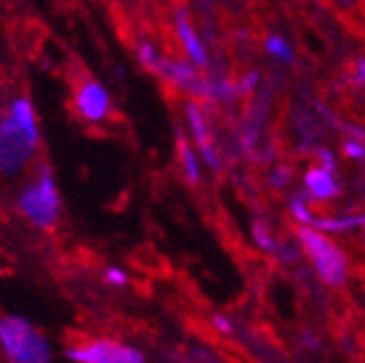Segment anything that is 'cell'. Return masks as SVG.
Listing matches in <instances>:
<instances>
[{
  "label": "cell",
  "mask_w": 365,
  "mask_h": 363,
  "mask_svg": "<svg viewBox=\"0 0 365 363\" xmlns=\"http://www.w3.org/2000/svg\"><path fill=\"white\" fill-rule=\"evenodd\" d=\"M39 148V122L29 98H14L0 118V174L14 178L26 170Z\"/></svg>",
  "instance_id": "cell-1"
},
{
  "label": "cell",
  "mask_w": 365,
  "mask_h": 363,
  "mask_svg": "<svg viewBox=\"0 0 365 363\" xmlns=\"http://www.w3.org/2000/svg\"><path fill=\"white\" fill-rule=\"evenodd\" d=\"M18 209L35 229L51 231L57 226L61 215V196L55 172L48 163H39L33 178L20 192Z\"/></svg>",
  "instance_id": "cell-2"
},
{
  "label": "cell",
  "mask_w": 365,
  "mask_h": 363,
  "mask_svg": "<svg viewBox=\"0 0 365 363\" xmlns=\"http://www.w3.org/2000/svg\"><path fill=\"white\" fill-rule=\"evenodd\" d=\"M0 350L9 363H53L48 337L22 315L0 317Z\"/></svg>",
  "instance_id": "cell-3"
},
{
  "label": "cell",
  "mask_w": 365,
  "mask_h": 363,
  "mask_svg": "<svg viewBox=\"0 0 365 363\" xmlns=\"http://www.w3.org/2000/svg\"><path fill=\"white\" fill-rule=\"evenodd\" d=\"M296 237L311 259L319 281L329 287H339L348 275V257L346 252L324 233H319L311 226H298Z\"/></svg>",
  "instance_id": "cell-4"
},
{
  "label": "cell",
  "mask_w": 365,
  "mask_h": 363,
  "mask_svg": "<svg viewBox=\"0 0 365 363\" xmlns=\"http://www.w3.org/2000/svg\"><path fill=\"white\" fill-rule=\"evenodd\" d=\"M66 357L72 363H146L144 352L109 337L89 339L78 346H70L66 350Z\"/></svg>",
  "instance_id": "cell-5"
},
{
  "label": "cell",
  "mask_w": 365,
  "mask_h": 363,
  "mask_svg": "<svg viewBox=\"0 0 365 363\" xmlns=\"http://www.w3.org/2000/svg\"><path fill=\"white\" fill-rule=\"evenodd\" d=\"M74 111L78 113L81 120H85L87 124H101L111 116L113 103H111V94L109 89L94 81V78H85L74 92Z\"/></svg>",
  "instance_id": "cell-6"
},
{
  "label": "cell",
  "mask_w": 365,
  "mask_h": 363,
  "mask_svg": "<svg viewBox=\"0 0 365 363\" xmlns=\"http://www.w3.org/2000/svg\"><path fill=\"white\" fill-rule=\"evenodd\" d=\"M185 118H187V126H190V133H192V140H194L200 157L213 170H217L220 168V159H217V153H215V146H213V140H211L209 122H207V116H205L202 107L196 101H190L185 105Z\"/></svg>",
  "instance_id": "cell-7"
},
{
  "label": "cell",
  "mask_w": 365,
  "mask_h": 363,
  "mask_svg": "<svg viewBox=\"0 0 365 363\" xmlns=\"http://www.w3.org/2000/svg\"><path fill=\"white\" fill-rule=\"evenodd\" d=\"M174 31H176V37L180 41L182 51H185V55H187V61L194 68H207L209 66V53L205 48L202 39L198 37L187 11L178 9L174 14Z\"/></svg>",
  "instance_id": "cell-8"
},
{
  "label": "cell",
  "mask_w": 365,
  "mask_h": 363,
  "mask_svg": "<svg viewBox=\"0 0 365 363\" xmlns=\"http://www.w3.org/2000/svg\"><path fill=\"white\" fill-rule=\"evenodd\" d=\"M304 190L311 198L324 203L339 194V183L333 172L319 168V165H311L304 172Z\"/></svg>",
  "instance_id": "cell-9"
},
{
  "label": "cell",
  "mask_w": 365,
  "mask_h": 363,
  "mask_svg": "<svg viewBox=\"0 0 365 363\" xmlns=\"http://www.w3.org/2000/svg\"><path fill=\"white\" fill-rule=\"evenodd\" d=\"M155 74H159L165 83H170V85H174L178 89H185V92H190L192 85L198 81L196 68L190 61L168 59V57L161 59V63L157 66Z\"/></svg>",
  "instance_id": "cell-10"
},
{
  "label": "cell",
  "mask_w": 365,
  "mask_h": 363,
  "mask_svg": "<svg viewBox=\"0 0 365 363\" xmlns=\"http://www.w3.org/2000/svg\"><path fill=\"white\" fill-rule=\"evenodd\" d=\"M311 229L319 233H348L354 229H365V213L359 215H341V218H315Z\"/></svg>",
  "instance_id": "cell-11"
},
{
  "label": "cell",
  "mask_w": 365,
  "mask_h": 363,
  "mask_svg": "<svg viewBox=\"0 0 365 363\" xmlns=\"http://www.w3.org/2000/svg\"><path fill=\"white\" fill-rule=\"evenodd\" d=\"M176 153H178V163H180L182 172H185L187 183L196 188L200 183V161H198V155L192 148V144L182 138V135L176 138Z\"/></svg>",
  "instance_id": "cell-12"
},
{
  "label": "cell",
  "mask_w": 365,
  "mask_h": 363,
  "mask_svg": "<svg viewBox=\"0 0 365 363\" xmlns=\"http://www.w3.org/2000/svg\"><path fill=\"white\" fill-rule=\"evenodd\" d=\"M265 53L274 59L283 61V63H294V59H296L292 44L283 35H267L265 37Z\"/></svg>",
  "instance_id": "cell-13"
},
{
  "label": "cell",
  "mask_w": 365,
  "mask_h": 363,
  "mask_svg": "<svg viewBox=\"0 0 365 363\" xmlns=\"http://www.w3.org/2000/svg\"><path fill=\"white\" fill-rule=\"evenodd\" d=\"M137 59H140V63L148 70H157V66L161 63V55L159 51L155 48V44H150L148 39H142L140 44H137Z\"/></svg>",
  "instance_id": "cell-14"
},
{
  "label": "cell",
  "mask_w": 365,
  "mask_h": 363,
  "mask_svg": "<svg viewBox=\"0 0 365 363\" xmlns=\"http://www.w3.org/2000/svg\"><path fill=\"white\" fill-rule=\"evenodd\" d=\"M289 211H292V218L300 224V226H313L315 222V213L311 211V207L307 205V200L302 196H294L292 198V205H289Z\"/></svg>",
  "instance_id": "cell-15"
},
{
  "label": "cell",
  "mask_w": 365,
  "mask_h": 363,
  "mask_svg": "<svg viewBox=\"0 0 365 363\" xmlns=\"http://www.w3.org/2000/svg\"><path fill=\"white\" fill-rule=\"evenodd\" d=\"M252 237H255V242H257V246L261 250H267V252L277 250V242H274V237H272V233H269L265 222H255V226H252Z\"/></svg>",
  "instance_id": "cell-16"
},
{
  "label": "cell",
  "mask_w": 365,
  "mask_h": 363,
  "mask_svg": "<svg viewBox=\"0 0 365 363\" xmlns=\"http://www.w3.org/2000/svg\"><path fill=\"white\" fill-rule=\"evenodd\" d=\"M105 281H107L111 287H122V285L128 283V275H126V272H124L122 267L111 265V267L105 270Z\"/></svg>",
  "instance_id": "cell-17"
},
{
  "label": "cell",
  "mask_w": 365,
  "mask_h": 363,
  "mask_svg": "<svg viewBox=\"0 0 365 363\" xmlns=\"http://www.w3.org/2000/svg\"><path fill=\"white\" fill-rule=\"evenodd\" d=\"M344 155H346L348 159L363 161V159H365V144L359 142V140H346V142H344Z\"/></svg>",
  "instance_id": "cell-18"
},
{
  "label": "cell",
  "mask_w": 365,
  "mask_h": 363,
  "mask_svg": "<svg viewBox=\"0 0 365 363\" xmlns=\"http://www.w3.org/2000/svg\"><path fill=\"white\" fill-rule=\"evenodd\" d=\"M257 83H259V72H248L244 78H240L237 83H235V87H237V94H250L252 89L257 87Z\"/></svg>",
  "instance_id": "cell-19"
},
{
  "label": "cell",
  "mask_w": 365,
  "mask_h": 363,
  "mask_svg": "<svg viewBox=\"0 0 365 363\" xmlns=\"http://www.w3.org/2000/svg\"><path fill=\"white\" fill-rule=\"evenodd\" d=\"M211 327H213L217 333H224V335L233 331V322H231V317L224 315V313H215V315L211 317Z\"/></svg>",
  "instance_id": "cell-20"
},
{
  "label": "cell",
  "mask_w": 365,
  "mask_h": 363,
  "mask_svg": "<svg viewBox=\"0 0 365 363\" xmlns=\"http://www.w3.org/2000/svg\"><path fill=\"white\" fill-rule=\"evenodd\" d=\"M317 157H319V168H324V170H329V172L335 174L337 161H335V155H333V153H329V150H319Z\"/></svg>",
  "instance_id": "cell-21"
},
{
  "label": "cell",
  "mask_w": 365,
  "mask_h": 363,
  "mask_svg": "<svg viewBox=\"0 0 365 363\" xmlns=\"http://www.w3.org/2000/svg\"><path fill=\"white\" fill-rule=\"evenodd\" d=\"M352 83L354 85H365V59L356 61V66L352 70Z\"/></svg>",
  "instance_id": "cell-22"
}]
</instances>
